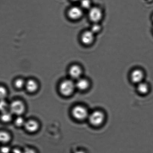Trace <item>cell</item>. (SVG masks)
Returning <instances> with one entry per match:
<instances>
[{"label":"cell","instance_id":"8","mask_svg":"<svg viewBox=\"0 0 153 153\" xmlns=\"http://www.w3.org/2000/svg\"><path fill=\"white\" fill-rule=\"evenodd\" d=\"M144 77L143 72L140 70H134L132 72L131 75V78L133 82L139 84L142 82Z\"/></svg>","mask_w":153,"mask_h":153},{"label":"cell","instance_id":"15","mask_svg":"<svg viewBox=\"0 0 153 153\" xmlns=\"http://www.w3.org/2000/svg\"><path fill=\"white\" fill-rule=\"evenodd\" d=\"M11 139L9 134L5 131H0V143H6L8 142Z\"/></svg>","mask_w":153,"mask_h":153},{"label":"cell","instance_id":"2","mask_svg":"<svg viewBox=\"0 0 153 153\" xmlns=\"http://www.w3.org/2000/svg\"><path fill=\"white\" fill-rule=\"evenodd\" d=\"M75 88V84L73 82L70 80H66L60 84V91L64 96H69L73 93Z\"/></svg>","mask_w":153,"mask_h":153},{"label":"cell","instance_id":"3","mask_svg":"<svg viewBox=\"0 0 153 153\" xmlns=\"http://www.w3.org/2000/svg\"><path fill=\"white\" fill-rule=\"evenodd\" d=\"M72 114L74 118L78 120H83L88 118L89 114L86 108L81 106H76L72 109Z\"/></svg>","mask_w":153,"mask_h":153},{"label":"cell","instance_id":"16","mask_svg":"<svg viewBox=\"0 0 153 153\" xmlns=\"http://www.w3.org/2000/svg\"><path fill=\"white\" fill-rule=\"evenodd\" d=\"M10 105L5 100V99L0 100V112L1 113L8 111Z\"/></svg>","mask_w":153,"mask_h":153},{"label":"cell","instance_id":"5","mask_svg":"<svg viewBox=\"0 0 153 153\" xmlns=\"http://www.w3.org/2000/svg\"><path fill=\"white\" fill-rule=\"evenodd\" d=\"M102 13L100 9L97 7H93L90 9L89 13V18L92 22L97 23L102 19Z\"/></svg>","mask_w":153,"mask_h":153},{"label":"cell","instance_id":"19","mask_svg":"<svg viewBox=\"0 0 153 153\" xmlns=\"http://www.w3.org/2000/svg\"><path fill=\"white\" fill-rule=\"evenodd\" d=\"M26 122L24 120L22 117H18L16 119L15 121V123L17 127H20L22 126H24Z\"/></svg>","mask_w":153,"mask_h":153},{"label":"cell","instance_id":"24","mask_svg":"<svg viewBox=\"0 0 153 153\" xmlns=\"http://www.w3.org/2000/svg\"><path fill=\"white\" fill-rule=\"evenodd\" d=\"M13 153H23V152L19 149L16 148L12 151Z\"/></svg>","mask_w":153,"mask_h":153},{"label":"cell","instance_id":"27","mask_svg":"<svg viewBox=\"0 0 153 153\" xmlns=\"http://www.w3.org/2000/svg\"><path fill=\"white\" fill-rule=\"evenodd\" d=\"M152 19H153V17H152Z\"/></svg>","mask_w":153,"mask_h":153},{"label":"cell","instance_id":"25","mask_svg":"<svg viewBox=\"0 0 153 153\" xmlns=\"http://www.w3.org/2000/svg\"><path fill=\"white\" fill-rule=\"evenodd\" d=\"M74 153H85L84 151H78L75 152Z\"/></svg>","mask_w":153,"mask_h":153},{"label":"cell","instance_id":"17","mask_svg":"<svg viewBox=\"0 0 153 153\" xmlns=\"http://www.w3.org/2000/svg\"><path fill=\"white\" fill-rule=\"evenodd\" d=\"M81 5L84 9H90L91 3L90 0H81Z\"/></svg>","mask_w":153,"mask_h":153},{"label":"cell","instance_id":"18","mask_svg":"<svg viewBox=\"0 0 153 153\" xmlns=\"http://www.w3.org/2000/svg\"><path fill=\"white\" fill-rule=\"evenodd\" d=\"M25 84H26V83L21 79H17L15 82V86L18 89L22 88L24 87V86H25Z\"/></svg>","mask_w":153,"mask_h":153},{"label":"cell","instance_id":"23","mask_svg":"<svg viewBox=\"0 0 153 153\" xmlns=\"http://www.w3.org/2000/svg\"><path fill=\"white\" fill-rule=\"evenodd\" d=\"M23 153H37L35 150L30 148L25 149L23 151Z\"/></svg>","mask_w":153,"mask_h":153},{"label":"cell","instance_id":"7","mask_svg":"<svg viewBox=\"0 0 153 153\" xmlns=\"http://www.w3.org/2000/svg\"><path fill=\"white\" fill-rule=\"evenodd\" d=\"M94 33L91 31H87L83 33L81 36V40L83 44L89 45L93 43L94 40Z\"/></svg>","mask_w":153,"mask_h":153},{"label":"cell","instance_id":"22","mask_svg":"<svg viewBox=\"0 0 153 153\" xmlns=\"http://www.w3.org/2000/svg\"><path fill=\"white\" fill-rule=\"evenodd\" d=\"M11 151V149L8 146H3L0 148V153H10Z\"/></svg>","mask_w":153,"mask_h":153},{"label":"cell","instance_id":"26","mask_svg":"<svg viewBox=\"0 0 153 153\" xmlns=\"http://www.w3.org/2000/svg\"><path fill=\"white\" fill-rule=\"evenodd\" d=\"M72 1H79V0H72Z\"/></svg>","mask_w":153,"mask_h":153},{"label":"cell","instance_id":"10","mask_svg":"<svg viewBox=\"0 0 153 153\" xmlns=\"http://www.w3.org/2000/svg\"><path fill=\"white\" fill-rule=\"evenodd\" d=\"M24 126L26 130L30 133L36 131L39 127L38 123L36 121L33 120L26 122L25 123Z\"/></svg>","mask_w":153,"mask_h":153},{"label":"cell","instance_id":"6","mask_svg":"<svg viewBox=\"0 0 153 153\" xmlns=\"http://www.w3.org/2000/svg\"><path fill=\"white\" fill-rule=\"evenodd\" d=\"M82 10L79 7H74L70 9L68 11V15L70 18L76 20L79 19L82 16Z\"/></svg>","mask_w":153,"mask_h":153},{"label":"cell","instance_id":"11","mask_svg":"<svg viewBox=\"0 0 153 153\" xmlns=\"http://www.w3.org/2000/svg\"><path fill=\"white\" fill-rule=\"evenodd\" d=\"M89 85V82L87 80L84 79L79 78L76 83L75 87L78 90L83 91L87 89Z\"/></svg>","mask_w":153,"mask_h":153},{"label":"cell","instance_id":"1","mask_svg":"<svg viewBox=\"0 0 153 153\" xmlns=\"http://www.w3.org/2000/svg\"><path fill=\"white\" fill-rule=\"evenodd\" d=\"M105 115L101 111H96L89 114L88 118L89 123L92 126H99L103 123Z\"/></svg>","mask_w":153,"mask_h":153},{"label":"cell","instance_id":"9","mask_svg":"<svg viewBox=\"0 0 153 153\" xmlns=\"http://www.w3.org/2000/svg\"><path fill=\"white\" fill-rule=\"evenodd\" d=\"M69 74L72 78L79 79L82 74V70L79 66L77 65H74L70 68Z\"/></svg>","mask_w":153,"mask_h":153},{"label":"cell","instance_id":"4","mask_svg":"<svg viewBox=\"0 0 153 153\" xmlns=\"http://www.w3.org/2000/svg\"><path fill=\"white\" fill-rule=\"evenodd\" d=\"M9 109L12 114L19 115L24 112L25 106L21 101L16 100L12 102L10 105Z\"/></svg>","mask_w":153,"mask_h":153},{"label":"cell","instance_id":"21","mask_svg":"<svg viewBox=\"0 0 153 153\" xmlns=\"http://www.w3.org/2000/svg\"><path fill=\"white\" fill-rule=\"evenodd\" d=\"M101 29V27L99 25L97 24H95L93 25L91 27V31L94 33H97L100 31Z\"/></svg>","mask_w":153,"mask_h":153},{"label":"cell","instance_id":"20","mask_svg":"<svg viewBox=\"0 0 153 153\" xmlns=\"http://www.w3.org/2000/svg\"><path fill=\"white\" fill-rule=\"evenodd\" d=\"M7 95L6 89L2 86H0V100L5 99Z\"/></svg>","mask_w":153,"mask_h":153},{"label":"cell","instance_id":"13","mask_svg":"<svg viewBox=\"0 0 153 153\" xmlns=\"http://www.w3.org/2000/svg\"><path fill=\"white\" fill-rule=\"evenodd\" d=\"M11 112H9L8 111L1 113L0 116V120L3 122L7 123L11 121L12 117Z\"/></svg>","mask_w":153,"mask_h":153},{"label":"cell","instance_id":"12","mask_svg":"<svg viewBox=\"0 0 153 153\" xmlns=\"http://www.w3.org/2000/svg\"><path fill=\"white\" fill-rule=\"evenodd\" d=\"M25 87L28 91L30 93L36 91L38 88V85L36 82L33 80L30 79L27 82Z\"/></svg>","mask_w":153,"mask_h":153},{"label":"cell","instance_id":"14","mask_svg":"<svg viewBox=\"0 0 153 153\" xmlns=\"http://www.w3.org/2000/svg\"><path fill=\"white\" fill-rule=\"evenodd\" d=\"M137 89L138 91L141 94H146L148 93L149 87L148 85L142 82L137 84Z\"/></svg>","mask_w":153,"mask_h":153}]
</instances>
